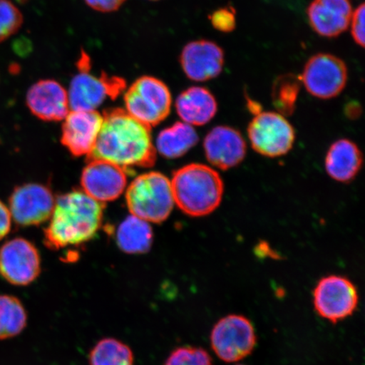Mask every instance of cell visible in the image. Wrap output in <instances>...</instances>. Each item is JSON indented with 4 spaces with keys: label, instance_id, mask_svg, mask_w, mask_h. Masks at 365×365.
I'll use <instances>...</instances> for the list:
<instances>
[{
    "label": "cell",
    "instance_id": "4fadbf2b",
    "mask_svg": "<svg viewBox=\"0 0 365 365\" xmlns=\"http://www.w3.org/2000/svg\"><path fill=\"white\" fill-rule=\"evenodd\" d=\"M185 76L195 81H207L221 74L225 52L211 41H193L185 46L180 58Z\"/></svg>",
    "mask_w": 365,
    "mask_h": 365
},
{
    "label": "cell",
    "instance_id": "9c48e42d",
    "mask_svg": "<svg viewBox=\"0 0 365 365\" xmlns=\"http://www.w3.org/2000/svg\"><path fill=\"white\" fill-rule=\"evenodd\" d=\"M348 76V68L341 58L332 54L318 53L309 59L300 78L310 95L331 99L344 91Z\"/></svg>",
    "mask_w": 365,
    "mask_h": 365
},
{
    "label": "cell",
    "instance_id": "9a60e30c",
    "mask_svg": "<svg viewBox=\"0 0 365 365\" xmlns=\"http://www.w3.org/2000/svg\"><path fill=\"white\" fill-rule=\"evenodd\" d=\"M204 150L212 166L227 170L243 162L247 145L239 130L221 125L213 128L205 136Z\"/></svg>",
    "mask_w": 365,
    "mask_h": 365
},
{
    "label": "cell",
    "instance_id": "d6a6232c",
    "mask_svg": "<svg viewBox=\"0 0 365 365\" xmlns=\"http://www.w3.org/2000/svg\"><path fill=\"white\" fill-rule=\"evenodd\" d=\"M248 108L250 109V113L257 115L259 113L262 112V108L259 106V104L257 102L252 101V100L248 99Z\"/></svg>",
    "mask_w": 365,
    "mask_h": 365
},
{
    "label": "cell",
    "instance_id": "8992f818",
    "mask_svg": "<svg viewBox=\"0 0 365 365\" xmlns=\"http://www.w3.org/2000/svg\"><path fill=\"white\" fill-rule=\"evenodd\" d=\"M210 340L219 359L226 363H235L252 354L257 337L249 319L240 314H230L215 324Z\"/></svg>",
    "mask_w": 365,
    "mask_h": 365
},
{
    "label": "cell",
    "instance_id": "d4e9b609",
    "mask_svg": "<svg viewBox=\"0 0 365 365\" xmlns=\"http://www.w3.org/2000/svg\"><path fill=\"white\" fill-rule=\"evenodd\" d=\"M300 76L287 74L278 76L272 85V99L274 107L282 116L294 113L301 88Z\"/></svg>",
    "mask_w": 365,
    "mask_h": 365
},
{
    "label": "cell",
    "instance_id": "7402d4cb",
    "mask_svg": "<svg viewBox=\"0 0 365 365\" xmlns=\"http://www.w3.org/2000/svg\"><path fill=\"white\" fill-rule=\"evenodd\" d=\"M198 141L199 136L193 126L185 122H177L160 132L157 150L164 158H178L184 156Z\"/></svg>",
    "mask_w": 365,
    "mask_h": 365
},
{
    "label": "cell",
    "instance_id": "6da1fadb",
    "mask_svg": "<svg viewBox=\"0 0 365 365\" xmlns=\"http://www.w3.org/2000/svg\"><path fill=\"white\" fill-rule=\"evenodd\" d=\"M88 160H103L124 170L150 168L156 162L150 128L137 120L125 109L104 113L103 125Z\"/></svg>",
    "mask_w": 365,
    "mask_h": 365
},
{
    "label": "cell",
    "instance_id": "e575fe53",
    "mask_svg": "<svg viewBox=\"0 0 365 365\" xmlns=\"http://www.w3.org/2000/svg\"><path fill=\"white\" fill-rule=\"evenodd\" d=\"M240 365H242V364H240Z\"/></svg>",
    "mask_w": 365,
    "mask_h": 365
},
{
    "label": "cell",
    "instance_id": "5b68a950",
    "mask_svg": "<svg viewBox=\"0 0 365 365\" xmlns=\"http://www.w3.org/2000/svg\"><path fill=\"white\" fill-rule=\"evenodd\" d=\"M124 99L126 112L150 128L159 125L170 115V91L156 77H140L127 90Z\"/></svg>",
    "mask_w": 365,
    "mask_h": 365
},
{
    "label": "cell",
    "instance_id": "44dd1931",
    "mask_svg": "<svg viewBox=\"0 0 365 365\" xmlns=\"http://www.w3.org/2000/svg\"><path fill=\"white\" fill-rule=\"evenodd\" d=\"M153 240L152 227L149 222L130 215L118 226L116 243L127 254H144L152 247Z\"/></svg>",
    "mask_w": 365,
    "mask_h": 365
},
{
    "label": "cell",
    "instance_id": "7c38bea8",
    "mask_svg": "<svg viewBox=\"0 0 365 365\" xmlns=\"http://www.w3.org/2000/svg\"><path fill=\"white\" fill-rule=\"evenodd\" d=\"M82 191L98 202H113L124 193L127 172L103 160H88L81 173Z\"/></svg>",
    "mask_w": 365,
    "mask_h": 365
},
{
    "label": "cell",
    "instance_id": "4316f807",
    "mask_svg": "<svg viewBox=\"0 0 365 365\" xmlns=\"http://www.w3.org/2000/svg\"><path fill=\"white\" fill-rule=\"evenodd\" d=\"M164 365H212V359L207 350L186 346L173 350Z\"/></svg>",
    "mask_w": 365,
    "mask_h": 365
},
{
    "label": "cell",
    "instance_id": "52a82bcc",
    "mask_svg": "<svg viewBox=\"0 0 365 365\" xmlns=\"http://www.w3.org/2000/svg\"><path fill=\"white\" fill-rule=\"evenodd\" d=\"M357 287L348 278L339 275L324 277L313 291L314 310L332 324L352 317L359 305Z\"/></svg>",
    "mask_w": 365,
    "mask_h": 365
},
{
    "label": "cell",
    "instance_id": "484cf974",
    "mask_svg": "<svg viewBox=\"0 0 365 365\" xmlns=\"http://www.w3.org/2000/svg\"><path fill=\"white\" fill-rule=\"evenodd\" d=\"M23 21L22 13L11 0H0V43L16 34Z\"/></svg>",
    "mask_w": 365,
    "mask_h": 365
},
{
    "label": "cell",
    "instance_id": "83f0119b",
    "mask_svg": "<svg viewBox=\"0 0 365 365\" xmlns=\"http://www.w3.org/2000/svg\"><path fill=\"white\" fill-rule=\"evenodd\" d=\"M214 29L222 33H231L236 27L235 11L232 7H225L214 11L209 16Z\"/></svg>",
    "mask_w": 365,
    "mask_h": 365
},
{
    "label": "cell",
    "instance_id": "30bf717a",
    "mask_svg": "<svg viewBox=\"0 0 365 365\" xmlns=\"http://www.w3.org/2000/svg\"><path fill=\"white\" fill-rule=\"evenodd\" d=\"M41 273L38 249L29 240L15 238L0 247V276L14 286L33 284Z\"/></svg>",
    "mask_w": 365,
    "mask_h": 365
},
{
    "label": "cell",
    "instance_id": "8fae6325",
    "mask_svg": "<svg viewBox=\"0 0 365 365\" xmlns=\"http://www.w3.org/2000/svg\"><path fill=\"white\" fill-rule=\"evenodd\" d=\"M56 198L43 185L30 182L16 187L9 199V210L17 225L38 226L49 220Z\"/></svg>",
    "mask_w": 365,
    "mask_h": 365
},
{
    "label": "cell",
    "instance_id": "f1b7e54d",
    "mask_svg": "<svg viewBox=\"0 0 365 365\" xmlns=\"http://www.w3.org/2000/svg\"><path fill=\"white\" fill-rule=\"evenodd\" d=\"M364 16L365 7L364 4H362L353 12L350 21L353 38L362 48L364 47Z\"/></svg>",
    "mask_w": 365,
    "mask_h": 365
},
{
    "label": "cell",
    "instance_id": "e0dca14e",
    "mask_svg": "<svg viewBox=\"0 0 365 365\" xmlns=\"http://www.w3.org/2000/svg\"><path fill=\"white\" fill-rule=\"evenodd\" d=\"M307 15L317 34L335 38L348 29L353 10L349 0H313Z\"/></svg>",
    "mask_w": 365,
    "mask_h": 365
},
{
    "label": "cell",
    "instance_id": "4dcf8cb0",
    "mask_svg": "<svg viewBox=\"0 0 365 365\" xmlns=\"http://www.w3.org/2000/svg\"><path fill=\"white\" fill-rule=\"evenodd\" d=\"M11 218L10 210L0 200V240L11 232Z\"/></svg>",
    "mask_w": 365,
    "mask_h": 365
},
{
    "label": "cell",
    "instance_id": "ffe728a7",
    "mask_svg": "<svg viewBox=\"0 0 365 365\" xmlns=\"http://www.w3.org/2000/svg\"><path fill=\"white\" fill-rule=\"evenodd\" d=\"M363 165V154L354 141L341 139L333 143L327 153L326 171L340 182H352Z\"/></svg>",
    "mask_w": 365,
    "mask_h": 365
},
{
    "label": "cell",
    "instance_id": "7a4b0ae2",
    "mask_svg": "<svg viewBox=\"0 0 365 365\" xmlns=\"http://www.w3.org/2000/svg\"><path fill=\"white\" fill-rule=\"evenodd\" d=\"M103 203L82 190L59 195L44 231L46 246L58 250L88 243L103 225Z\"/></svg>",
    "mask_w": 365,
    "mask_h": 365
},
{
    "label": "cell",
    "instance_id": "f546056e",
    "mask_svg": "<svg viewBox=\"0 0 365 365\" xmlns=\"http://www.w3.org/2000/svg\"><path fill=\"white\" fill-rule=\"evenodd\" d=\"M93 10L102 13H111L118 10L126 0H84Z\"/></svg>",
    "mask_w": 365,
    "mask_h": 365
},
{
    "label": "cell",
    "instance_id": "3957f363",
    "mask_svg": "<svg viewBox=\"0 0 365 365\" xmlns=\"http://www.w3.org/2000/svg\"><path fill=\"white\" fill-rule=\"evenodd\" d=\"M171 187L175 203L190 217H204L220 205L225 184L220 175L205 164L191 163L173 173Z\"/></svg>",
    "mask_w": 365,
    "mask_h": 365
},
{
    "label": "cell",
    "instance_id": "277c9868",
    "mask_svg": "<svg viewBox=\"0 0 365 365\" xmlns=\"http://www.w3.org/2000/svg\"><path fill=\"white\" fill-rule=\"evenodd\" d=\"M125 199L131 215L149 223L165 221L175 205L171 182L158 172L136 177L126 190Z\"/></svg>",
    "mask_w": 365,
    "mask_h": 365
},
{
    "label": "cell",
    "instance_id": "cb8c5ba5",
    "mask_svg": "<svg viewBox=\"0 0 365 365\" xmlns=\"http://www.w3.org/2000/svg\"><path fill=\"white\" fill-rule=\"evenodd\" d=\"M90 365H134V354L130 346L114 339L97 342L89 354Z\"/></svg>",
    "mask_w": 365,
    "mask_h": 365
},
{
    "label": "cell",
    "instance_id": "d6986e66",
    "mask_svg": "<svg viewBox=\"0 0 365 365\" xmlns=\"http://www.w3.org/2000/svg\"><path fill=\"white\" fill-rule=\"evenodd\" d=\"M175 108L182 122L191 126H202L215 117L217 102L208 89L192 86L180 94Z\"/></svg>",
    "mask_w": 365,
    "mask_h": 365
},
{
    "label": "cell",
    "instance_id": "ac0fdd59",
    "mask_svg": "<svg viewBox=\"0 0 365 365\" xmlns=\"http://www.w3.org/2000/svg\"><path fill=\"white\" fill-rule=\"evenodd\" d=\"M68 91V104L73 111H93L111 98L105 73L96 77L88 71H80L73 77Z\"/></svg>",
    "mask_w": 365,
    "mask_h": 365
},
{
    "label": "cell",
    "instance_id": "836d02e7",
    "mask_svg": "<svg viewBox=\"0 0 365 365\" xmlns=\"http://www.w3.org/2000/svg\"><path fill=\"white\" fill-rule=\"evenodd\" d=\"M150 1H158V0H150Z\"/></svg>",
    "mask_w": 365,
    "mask_h": 365
},
{
    "label": "cell",
    "instance_id": "2e32d148",
    "mask_svg": "<svg viewBox=\"0 0 365 365\" xmlns=\"http://www.w3.org/2000/svg\"><path fill=\"white\" fill-rule=\"evenodd\" d=\"M26 105L36 117L43 121H61L70 112L68 91L58 81L41 80L26 93Z\"/></svg>",
    "mask_w": 365,
    "mask_h": 365
},
{
    "label": "cell",
    "instance_id": "1f68e13d",
    "mask_svg": "<svg viewBox=\"0 0 365 365\" xmlns=\"http://www.w3.org/2000/svg\"><path fill=\"white\" fill-rule=\"evenodd\" d=\"M360 108L358 103H351L350 106L346 107V115L350 117L351 118H354V117H358L359 114Z\"/></svg>",
    "mask_w": 365,
    "mask_h": 365
},
{
    "label": "cell",
    "instance_id": "5bb4252c",
    "mask_svg": "<svg viewBox=\"0 0 365 365\" xmlns=\"http://www.w3.org/2000/svg\"><path fill=\"white\" fill-rule=\"evenodd\" d=\"M103 125V115L93 111H70L62 126L61 143L73 156H88Z\"/></svg>",
    "mask_w": 365,
    "mask_h": 365
},
{
    "label": "cell",
    "instance_id": "ba28073f",
    "mask_svg": "<svg viewBox=\"0 0 365 365\" xmlns=\"http://www.w3.org/2000/svg\"><path fill=\"white\" fill-rule=\"evenodd\" d=\"M248 135L255 152L268 158L284 156L295 141L294 127L284 116L274 112L255 115L248 126Z\"/></svg>",
    "mask_w": 365,
    "mask_h": 365
},
{
    "label": "cell",
    "instance_id": "603a6c76",
    "mask_svg": "<svg viewBox=\"0 0 365 365\" xmlns=\"http://www.w3.org/2000/svg\"><path fill=\"white\" fill-rule=\"evenodd\" d=\"M26 325L27 314L21 301L16 296L0 295V340L21 334Z\"/></svg>",
    "mask_w": 365,
    "mask_h": 365
}]
</instances>
